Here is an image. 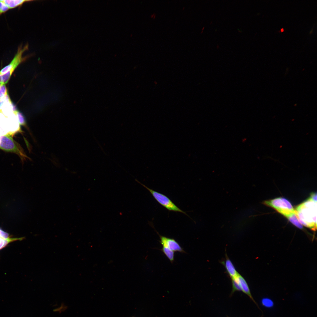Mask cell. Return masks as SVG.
<instances>
[{
	"mask_svg": "<svg viewBox=\"0 0 317 317\" xmlns=\"http://www.w3.org/2000/svg\"><path fill=\"white\" fill-rule=\"evenodd\" d=\"M236 277L239 284L241 291L247 295L259 308L257 303L251 295L248 285L245 278L239 273Z\"/></svg>",
	"mask_w": 317,
	"mask_h": 317,
	"instance_id": "obj_8",
	"label": "cell"
},
{
	"mask_svg": "<svg viewBox=\"0 0 317 317\" xmlns=\"http://www.w3.org/2000/svg\"><path fill=\"white\" fill-rule=\"evenodd\" d=\"M295 212L303 225L316 230L317 227V202L310 198L298 205Z\"/></svg>",
	"mask_w": 317,
	"mask_h": 317,
	"instance_id": "obj_1",
	"label": "cell"
},
{
	"mask_svg": "<svg viewBox=\"0 0 317 317\" xmlns=\"http://www.w3.org/2000/svg\"><path fill=\"white\" fill-rule=\"evenodd\" d=\"M232 290L231 294H232L236 291H240L241 289L236 277L231 279Z\"/></svg>",
	"mask_w": 317,
	"mask_h": 317,
	"instance_id": "obj_14",
	"label": "cell"
},
{
	"mask_svg": "<svg viewBox=\"0 0 317 317\" xmlns=\"http://www.w3.org/2000/svg\"><path fill=\"white\" fill-rule=\"evenodd\" d=\"M154 14H152V15H151V17H152H152H153L154 15Z\"/></svg>",
	"mask_w": 317,
	"mask_h": 317,
	"instance_id": "obj_20",
	"label": "cell"
},
{
	"mask_svg": "<svg viewBox=\"0 0 317 317\" xmlns=\"http://www.w3.org/2000/svg\"><path fill=\"white\" fill-rule=\"evenodd\" d=\"M287 218L292 223L298 228L300 229L303 228V226L299 221L295 212Z\"/></svg>",
	"mask_w": 317,
	"mask_h": 317,
	"instance_id": "obj_12",
	"label": "cell"
},
{
	"mask_svg": "<svg viewBox=\"0 0 317 317\" xmlns=\"http://www.w3.org/2000/svg\"><path fill=\"white\" fill-rule=\"evenodd\" d=\"M284 31V29L283 28H282L281 30V32H283V31Z\"/></svg>",
	"mask_w": 317,
	"mask_h": 317,
	"instance_id": "obj_19",
	"label": "cell"
},
{
	"mask_svg": "<svg viewBox=\"0 0 317 317\" xmlns=\"http://www.w3.org/2000/svg\"><path fill=\"white\" fill-rule=\"evenodd\" d=\"M162 246V247L160 250L164 254L171 263H173L174 259V252L166 246L164 245Z\"/></svg>",
	"mask_w": 317,
	"mask_h": 317,
	"instance_id": "obj_11",
	"label": "cell"
},
{
	"mask_svg": "<svg viewBox=\"0 0 317 317\" xmlns=\"http://www.w3.org/2000/svg\"><path fill=\"white\" fill-rule=\"evenodd\" d=\"M9 10L8 6L4 2L3 0H0V16Z\"/></svg>",
	"mask_w": 317,
	"mask_h": 317,
	"instance_id": "obj_16",
	"label": "cell"
},
{
	"mask_svg": "<svg viewBox=\"0 0 317 317\" xmlns=\"http://www.w3.org/2000/svg\"><path fill=\"white\" fill-rule=\"evenodd\" d=\"M157 233L159 236L160 239V242L162 245H164L166 246L174 252L186 253L179 244L174 239L161 236L160 235L158 232Z\"/></svg>",
	"mask_w": 317,
	"mask_h": 317,
	"instance_id": "obj_6",
	"label": "cell"
},
{
	"mask_svg": "<svg viewBox=\"0 0 317 317\" xmlns=\"http://www.w3.org/2000/svg\"><path fill=\"white\" fill-rule=\"evenodd\" d=\"M184 7H183V9H184Z\"/></svg>",
	"mask_w": 317,
	"mask_h": 317,
	"instance_id": "obj_21",
	"label": "cell"
},
{
	"mask_svg": "<svg viewBox=\"0 0 317 317\" xmlns=\"http://www.w3.org/2000/svg\"><path fill=\"white\" fill-rule=\"evenodd\" d=\"M136 181L148 190L157 202L168 210L181 213L188 216L186 212L178 207L168 197L163 194L149 188L136 180Z\"/></svg>",
	"mask_w": 317,
	"mask_h": 317,
	"instance_id": "obj_3",
	"label": "cell"
},
{
	"mask_svg": "<svg viewBox=\"0 0 317 317\" xmlns=\"http://www.w3.org/2000/svg\"><path fill=\"white\" fill-rule=\"evenodd\" d=\"M264 204L274 209L286 218L295 213V210L290 203L283 198L266 200Z\"/></svg>",
	"mask_w": 317,
	"mask_h": 317,
	"instance_id": "obj_2",
	"label": "cell"
},
{
	"mask_svg": "<svg viewBox=\"0 0 317 317\" xmlns=\"http://www.w3.org/2000/svg\"></svg>",
	"mask_w": 317,
	"mask_h": 317,
	"instance_id": "obj_23",
	"label": "cell"
},
{
	"mask_svg": "<svg viewBox=\"0 0 317 317\" xmlns=\"http://www.w3.org/2000/svg\"><path fill=\"white\" fill-rule=\"evenodd\" d=\"M9 9L15 8L22 5L26 2L31 1L27 0H3Z\"/></svg>",
	"mask_w": 317,
	"mask_h": 317,
	"instance_id": "obj_10",
	"label": "cell"
},
{
	"mask_svg": "<svg viewBox=\"0 0 317 317\" xmlns=\"http://www.w3.org/2000/svg\"><path fill=\"white\" fill-rule=\"evenodd\" d=\"M14 113L16 116L19 124L23 126H26V120L23 115L19 111L16 110L14 111Z\"/></svg>",
	"mask_w": 317,
	"mask_h": 317,
	"instance_id": "obj_13",
	"label": "cell"
},
{
	"mask_svg": "<svg viewBox=\"0 0 317 317\" xmlns=\"http://www.w3.org/2000/svg\"><path fill=\"white\" fill-rule=\"evenodd\" d=\"M28 49V44L22 46L21 45L18 47L17 52L14 58L10 63L4 68L0 71V75H4L7 72L12 75L15 69L19 64L26 59L23 57L24 52Z\"/></svg>",
	"mask_w": 317,
	"mask_h": 317,
	"instance_id": "obj_5",
	"label": "cell"
},
{
	"mask_svg": "<svg viewBox=\"0 0 317 317\" xmlns=\"http://www.w3.org/2000/svg\"><path fill=\"white\" fill-rule=\"evenodd\" d=\"M262 302L264 306L267 307H272L273 305L272 301L269 299H263Z\"/></svg>",
	"mask_w": 317,
	"mask_h": 317,
	"instance_id": "obj_17",
	"label": "cell"
},
{
	"mask_svg": "<svg viewBox=\"0 0 317 317\" xmlns=\"http://www.w3.org/2000/svg\"><path fill=\"white\" fill-rule=\"evenodd\" d=\"M226 259L224 261H222L221 263L224 266L228 275L231 278L236 277L239 274L236 270L232 262L226 253Z\"/></svg>",
	"mask_w": 317,
	"mask_h": 317,
	"instance_id": "obj_7",
	"label": "cell"
},
{
	"mask_svg": "<svg viewBox=\"0 0 317 317\" xmlns=\"http://www.w3.org/2000/svg\"><path fill=\"white\" fill-rule=\"evenodd\" d=\"M312 200L317 202V194L316 193H312L309 198Z\"/></svg>",
	"mask_w": 317,
	"mask_h": 317,
	"instance_id": "obj_18",
	"label": "cell"
},
{
	"mask_svg": "<svg viewBox=\"0 0 317 317\" xmlns=\"http://www.w3.org/2000/svg\"><path fill=\"white\" fill-rule=\"evenodd\" d=\"M0 149L5 151L16 153L22 159L26 157L23 151L19 144L8 134L1 136L0 143Z\"/></svg>",
	"mask_w": 317,
	"mask_h": 317,
	"instance_id": "obj_4",
	"label": "cell"
},
{
	"mask_svg": "<svg viewBox=\"0 0 317 317\" xmlns=\"http://www.w3.org/2000/svg\"><path fill=\"white\" fill-rule=\"evenodd\" d=\"M23 239V238H10L7 233L0 229V249L10 242L18 240H21Z\"/></svg>",
	"mask_w": 317,
	"mask_h": 317,
	"instance_id": "obj_9",
	"label": "cell"
},
{
	"mask_svg": "<svg viewBox=\"0 0 317 317\" xmlns=\"http://www.w3.org/2000/svg\"><path fill=\"white\" fill-rule=\"evenodd\" d=\"M7 94L6 88L5 85H1L0 87V100L4 98Z\"/></svg>",
	"mask_w": 317,
	"mask_h": 317,
	"instance_id": "obj_15",
	"label": "cell"
},
{
	"mask_svg": "<svg viewBox=\"0 0 317 317\" xmlns=\"http://www.w3.org/2000/svg\"><path fill=\"white\" fill-rule=\"evenodd\" d=\"M0 86H1V85H0Z\"/></svg>",
	"mask_w": 317,
	"mask_h": 317,
	"instance_id": "obj_22",
	"label": "cell"
}]
</instances>
